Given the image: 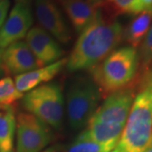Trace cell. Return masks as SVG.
<instances>
[{"mask_svg":"<svg viewBox=\"0 0 152 152\" xmlns=\"http://www.w3.org/2000/svg\"><path fill=\"white\" fill-rule=\"evenodd\" d=\"M123 40L121 23L99 9L93 21L80 33L67 58L66 69L69 72L91 69L113 52Z\"/></svg>","mask_w":152,"mask_h":152,"instance_id":"cell-1","label":"cell"},{"mask_svg":"<svg viewBox=\"0 0 152 152\" xmlns=\"http://www.w3.org/2000/svg\"><path fill=\"white\" fill-rule=\"evenodd\" d=\"M116 152H145L152 140V69L142 71Z\"/></svg>","mask_w":152,"mask_h":152,"instance_id":"cell-2","label":"cell"},{"mask_svg":"<svg viewBox=\"0 0 152 152\" xmlns=\"http://www.w3.org/2000/svg\"><path fill=\"white\" fill-rule=\"evenodd\" d=\"M140 67L138 51L130 46L115 49L99 64L90 69V77L102 97L130 85Z\"/></svg>","mask_w":152,"mask_h":152,"instance_id":"cell-3","label":"cell"},{"mask_svg":"<svg viewBox=\"0 0 152 152\" xmlns=\"http://www.w3.org/2000/svg\"><path fill=\"white\" fill-rule=\"evenodd\" d=\"M102 98L99 88L90 76H78L70 82L65 102L68 122L73 129L88 124Z\"/></svg>","mask_w":152,"mask_h":152,"instance_id":"cell-4","label":"cell"},{"mask_svg":"<svg viewBox=\"0 0 152 152\" xmlns=\"http://www.w3.org/2000/svg\"><path fill=\"white\" fill-rule=\"evenodd\" d=\"M64 104L62 89L57 83L44 84L26 92L22 97V105L26 113L57 129L62 125Z\"/></svg>","mask_w":152,"mask_h":152,"instance_id":"cell-5","label":"cell"},{"mask_svg":"<svg viewBox=\"0 0 152 152\" xmlns=\"http://www.w3.org/2000/svg\"><path fill=\"white\" fill-rule=\"evenodd\" d=\"M51 140L50 126L26 112L18 114L15 152H40Z\"/></svg>","mask_w":152,"mask_h":152,"instance_id":"cell-6","label":"cell"},{"mask_svg":"<svg viewBox=\"0 0 152 152\" xmlns=\"http://www.w3.org/2000/svg\"><path fill=\"white\" fill-rule=\"evenodd\" d=\"M137 78L128 86L108 95L90 120L124 126L137 92Z\"/></svg>","mask_w":152,"mask_h":152,"instance_id":"cell-7","label":"cell"},{"mask_svg":"<svg viewBox=\"0 0 152 152\" xmlns=\"http://www.w3.org/2000/svg\"><path fill=\"white\" fill-rule=\"evenodd\" d=\"M32 24V11L29 2H17L0 28V48L5 49L26 37Z\"/></svg>","mask_w":152,"mask_h":152,"instance_id":"cell-8","label":"cell"},{"mask_svg":"<svg viewBox=\"0 0 152 152\" xmlns=\"http://www.w3.org/2000/svg\"><path fill=\"white\" fill-rule=\"evenodd\" d=\"M35 15L42 28L56 41L63 44L69 42L70 29L53 0H36Z\"/></svg>","mask_w":152,"mask_h":152,"instance_id":"cell-9","label":"cell"},{"mask_svg":"<svg viewBox=\"0 0 152 152\" xmlns=\"http://www.w3.org/2000/svg\"><path fill=\"white\" fill-rule=\"evenodd\" d=\"M25 38L28 47L42 67L63 58L64 53L60 44L42 27L31 28Z\"/></svg>","mask_w":152,"mask_h":152,"instance_id":"cell-10","label":"cell"},{"mask_svg":"<svg viewBox=\"0 0 152 152\" xmlns=\"http://www.w3.org/2000/svg\"><path fill=\"white\" fill-rule=\"evenodd\" d=\"M3 66L5 74L20 75L42 68L26 42L19 41L4 49Z\"/></svg>","mask_w":152,"mask_h":152,"instance_id":"cell-11","label":"cell"},{"mask_svg":"<svg viewBox=\"0 0 152 152\" xmlns=\"http://www.w3.org/2000/svg\"><path fill=\"white\" fill-rule=\"evenodd\" d=\"M66 64L67 58H63L52 64L15 76L14 81L17 90L24 94L51 81L65 67Z\"/></svg>","mask_w":152,"mask_h":152,"instance_id":"cell-12","label":"cell"},{"mask_svg":"<svg viewBox=\"0 0 152 152\" xmlns=\"http://www.w3.org/2000/svg\"><path fill=\"white\" fill-rule=\"evenodd\" d=\"M124 126L90 120L84 133L91 140L102 147L103 152H110L116 148Z\"/></svg>","mask_w":152,"mask_h":152,"instance_id":"cell-13","label":"cell"},{"mask_svg":"<svg viewBox=\"0 0 152 152\" xmlns=\"http://www.w3.org/2000/svg\"><path fill=\"white\" fill-rule=\"evenodd\" d=\"M71 25L76 32L80 33L96 18L100 8L91 4L86 0L60 1Z\"/></svg>","mask_w":152,"mask_h":152,"instance_id":"cell-14","label":"cell"},{"mask_svg":"<svg viewBox=\"0 0 152 152\" xmlns=\"http://www.w3.org/2000/svg\"><path fill=\"white\" fill-rule=\"evenodd\" d=\"M16 116L12 106L0 105V152H15Z\"/></svg>","mask_w":152,"mask_h":152,"instance_id":"cell-15","label":"cell"},{"mask_svg":"<svg viewBox=\"0 0 152 152\" xmlns=\"http://www.w3.org/2000/svg\"><path fill=\"white\" fill-rule=\"evenodd\" d=\"M152 24V10H145L136 15V17L124 28V40L129 46L137 48L140 46Z\"/></svg>","mask_w":152,"mask_h":152,"instance_id":"cell-16","label":"cell"},{"mask_svg":"<svg viewBox=\"0 0 152 152\" xmlns=\"http://www.w3.org/2000/svg\"><path fill=\"white\" fill-rule=\"evenodd\" d=\"M24 94L17 90L15 81L10 77L0 79V105L11 106V104L22 99Z\"/></svg>","mask_w":152,"mask_h":152,"instance_id":"cell-17","label":"cell"},{"mask_svg":"<svg viewBox=\"0 0 152 152\" xmlns=\"http://www.w3.org/2000/svg\"><path fill=\"white\" fill-rule=\"evenodd\" d=\"M134 2L135 0H104L100 9L107 15L116 18L120 15L129 14Z\"/></svg>","mask_w":152,"mask_h":152,"instance_id":"cell-18","label":"cell"},{"mask_svg":"<svg viewBox=\"0 0 152 152\" xmlns=\"http://www.w3.org/2000/svg\"><path fill=\"white\" fill-rule=\"evenodd\" d=\"M66 152H103L102 147L91 140L82 131Z\"/></svg>","mask_w":152,"mask_h":152,"instance_id":"cell-19","label":"cell"},{"mask_svg":"<svg viewBox=\"0 0 152 152\" xmlns=\"http://www.w3.org/2000/svg\"><path fill=\"white\" fill-rule=\"evenodd\" d=\"M140 47V52L138 53L141 71L151 69L152 63V24Z\"/></svg>","mask_w":152,"mask_h":152,"instance_id":"cell-20","label":"cell"},{"mask_svg":"<svg viewBox=\"0 0 152 152\" xmlns=\"http://www.w3.org/2000/svg\"><path fill=\"white\" fill-rule=\"evenodd\" d=\"M152 10V0H135L131 7L129 14L138 15L145 10Z\"/></svg>","mask_w":152,"mask_h":152,"instance_id":"cell-21","label":"cell"},{"mask_svg":"<svg viewBox=\"0 0 152 152\" xmlns=\"http://www.w3.org/2000/svg\"><path fill=\"white\" fill-rule=\"evenodd\" d=\"M10 0H1L0 1V28L5 21L6 17L10 10Z\"/></svg>","mask_w":152,"mask_h":152,"instance_id":"cell-22","label":"cell"},{"mask_svg":"<svg viewBox=\"0 0 152 152\" xmlns=\"http://www.w3.org/2000/svg\"><path fill=\"white\" fill-rule=\"evenodd\" d=\"M86 1L96 8H101L102 4H103L104 0H86Z\"/></svg>","mask_w":152,"mask_h":152,"instance_id":"cell-23","label":"cell"},{"mask_svg":"<svg viewBox=\"0 0 152 152\" xmlns=\"http://www.w3.org/2000/svg\"><path fill=\"white\" fill-rule=\"evenodd\" d=\"M3 52H4V49L0 48V76L3 75L4 74H5L4 69V66H3V60H2Z\"/></svg>","mask_w":152,"mask_h":152,"instance_id":"cell-24","label":"cell"},{"mask_svg":"<svg viewBox=\"0 0 152 152\" xmlns=\"http://www.w3.org/2000/svg\"><path fill=\"white\" fill-rule=\"evenodd\" d=\"M145 152H152V140L150 143V145H149V146L147 147V149L145 151Z\"/></svg>","mask_w":152,"mask_h":152,"instance_id":"cell-25","label":"cell"},{"mask_svg":"<svg viewBox=\"0 0 152 152\" xmlns=\"http://www.w3.org/2000/svg\"><path fill=\"white\" fill-rule=\"evenodd\" d=\"M44 152H55V151L53 149H50V150H48V151H46Z\"/></svg>","mask_w":152,"mask_h":152,"instance_id":"cell-26","label":"cell"},{"mask_svg":"<svg viewBox=\"0 0 152 152\" xmlns=\"http://www.w3.org/2000/svg\"><path fill=\"white\" fill-rule=\"evenodd\" d=\"M17 2H20V1H25V0H16Z\"/></svg>","mask_w":152,"mask_h":152,"instance_id":"cell-27","label":"cell"},{"mask_svg":"<svg viewBox=\"0 0 152 152\" xmlns=\"http://www.w3.org/2000/svg\"><path fill=\"white\" fill-rule=\"evenodd\" d=\"M110 152H116V151H115L113 150V151H110Z\"/></svg>","mask_w":152,"mask_h":152,"instance_id":"cell-28","label":"cell"},{"mask_svg":"<svg viewBox=\"0 0 152 152\" xmlns=\"http://www.w3.org/2000/svg\"><path fill=\"white\" fill-rule=\"evenodd\" d=\"M58 1H59V2H60V1H62V0H58Z\"/></svg>","mask_w":152,"mask_h":152,"instance_id":"cell-29","label":"cell"},{"mask_svg":"<svg viewBox=\"0 0 152 152\" xmlns=\"http://www.w3.org/2000/svg\"><path fill=\"white\" fill-rule=\"evenodd\" d=\"M0 1H1V0H0Z\"/></svg>","mask_w":152,"mask_h":152,"instance_id":"cell-30","label":"cell"}]
</instances>
